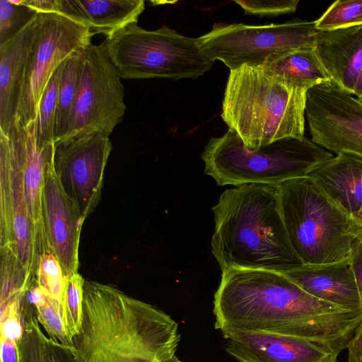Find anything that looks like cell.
<instances>
[{
	"mask_svg": "<svg viewBox=\"0 0 362 362\" xmlns=\"http://www.w3.org/2000/svg\"><path fill=\"white\" fill-rule=\"evenodd\" d=\"M215 328L223 334L255 332L305 339L339 354L362 320L350 310L309 294L281 272L222 271L214 294Z\"/></svg>",
	"mask_w": 362,
	"mask_h": 362,
	"instance_id": "cell-1",
	"label": "cell"
},
{
	"mask_svg": "<svg viewBox=\"0 0 362 362\" xmlns=\"http://www.w3.org/2000/svg\"><path fill=\"white\" fill-rule=\"evenodd\" d=\"M181 336L163 311L118 288L86 281L73 345L80 362H168Z\"/></svg>",
	"mask_w": 362,
	"mask_h": 362,
	"instance_id": "cell-2",
	"label": "cell"
},
{
	"mask_svg": "<svg viewBox=\"0 0 362 362\" xmlns=\"http://www.w3.org/2000/svg\"><path fill=\"white\" fill-rule=\"evenodd\" d=\"M211 252L221 270L284 273L303 262L283 221L278 185L250 184L223 192L212 208Z\"/></svg>",
	"mask_w": 362,
	"mask_h": 362,
	"instance_id": "cell-3",
	"label": "cell"
},
{
	"mask_svg": "<svg viewBox=\"0 0 362 362\" xmlns=\"http://www.w3.org/2000/svg\"><path fill=\"white\" fill-rule=\"evenodd\" d=\"M307 92L276 79L260 67L243 65L230 70L221 118L251 150L284 138L302 139Z\"/></svg>",
	"mask_w": 362,
	"mask_h": 362,
	"instance_id": "cell-4",
	"label": "cell"
},
{
	"mask_svg": "<svg viewBox=\"0 0 362 362\" xmlns=\"http://www.w3.org/2000/svg\"><path fill=\"white\" fill-rule=\"evenodd\" d=\"M334 156L305 136L287 137L258 149L247 148L231 129L209 140L202 154L204 173L219 186L279 185L309 176Z\"/></svg>",
	"mask_w": 362,
	"mask_h": 362,
	"instance_id": "cell-5",
	"label": "cell"
},
{
	"mask_svg": "<svg viewBox=\"0 0 362 362\" xmlns=\"http://www.w3.org/2000/svg\"><path fill=\"white\" fill-rule=\"evenodd\" d=\"M281 211L291 244L303 264L349 259L358 233L351 218L310 176L278 185Z\"/></svg>",
	"mask_w": 362,
	"mask_h": 362,
	"instance_id": "cell-6",
	"label": "cell"
},
{
	"mask_svg": "<svg viewBox=\"0 0 362 362\" xmlns=\"http://www.w3.org/2000/svg\"><path fill=\"white\" fill-rule=\"evenodd\" d=\"M102 45L125 79H195L214 62L202 52L197 38L165 26L150 31L133 23L106 37Z\"/></svg>",
	"mask_w": 362,
	"mask_h": 362,
	"instance_id": "cell-7",
	"label": "cell"
},
{
	"mask_svg": "<svg viewBox=\"0 0 362 362\" xmlns=\"http://www.w3.org/2000/svg\"><path fill=\"white\" fill-rule=\"evenodd\" d=\"M317 30L315 21L298 18L264 25L215 24L197 38V43L205 55L223 62L230 70L243 65L261 67L276 57L315 49Z\"/></svg>",
	"mask_w": 362,
	"mask_h": 362,
	"instance_id": "cell-8",
	"label": "cell"
},
{
	"mask_svg": "<svg viewBox=\"0 0 362 362\" xmlns=\"http://www.w3.org/2000/svg\"><path fill=\"white\" fill-rule=\"evenodd\" d=\"M90 30L57 13H37L28 49L16 122L37 118L44 90L54 71L71 54L91 43Z\"/></svg>",
	"mask_w": 362,
	"mask_h": 362,
	"instance_id": "cell-9",
	"label": "cell"
},
{
	"mask_svg": "<svg viewBox=\"0 0 362 362\" xmlns=\"http://www.w3.org/2000/svg\"><path fill=\"white\" fill-rule=\"evenodd\" d=\"M121 78L102 44L85 48L76 99L61 141L92 132L112 134L126 111Z\"/></svg>",
	"mask_w": 362,
	"mask_h": 362,
	"instance_id": "cell-10",
	"label": "cell"
},
{
	"mask_svg": "<svg viewBox=\"0 0 362 362\" xmlns=\"http://www.w3.org/2000/svg\"><path fill=\"white\" fill-rule=\"evenodd\" d=\"M353 95L332 81L317 85L307 92L305 117L317 145L362 158V98Z\"/></svg>",
	"mask_w": 362,
	"mask_h": 362,
	"instance_id": "cell-11",
	"label": "cell"
},
{
	"mask_svg": "<svg viewBox=\"0 0 362 362\" xmlns=\"http://www.w3.org/2000/svg\"><path fill=\"white\" fill-rule=\"evenodd\" d=\"M1 255L15 258L33 279L37 266L35 239L18 157L7 136L0 132Z\"/></svg>",
	"mask_w": 362,
	"mask_h": 362,
	"instance_id": "cell-12",
	"label": "cell"
},
{
	"mask_svg": "<svg viewBox=\"0 0 362 362\" xmlns=\"http://www.w3.org/2000/svg\"><path fill=\"white\" fill-rule=\"evenodd\" d=\"M112 148L109 136L99 132L54 144L55 171L83 221L100 202L104 170Z\"/></svg>",
	"mask_w": 362,
	"mask_h": 362,
	"instance_id": "cell-13",
	"label": "cell"
},
{
	"mask_svg": "<svg viewBox=\"0 0 362 362\" xmlns=\"http://www.w3.org/2000/svg\"><path fill=\"white\" fill-rule=\"evenodd\" d=\"M42 213L47 242L65 277L78 273L80 235L84 221L55 171L54 153L45 168Z\"/></svg>",
	"mask_w": 362,
	"mask_h": 362,
	"instance_id": "cell-14",
	"label": "cell"
},
{
	"mask_svg": "<svg viewBox=\"0 0 362 362\" xmlns=\"http://www.w3.org/2000/svg\"><path fill=\"white\" fill-rule=\"evenodd\" d=\"M227 352L240 362H333L338 354L315 342L295 337L255 332L223 334Z\"/></svg>",
	"mask_w": 362,
	"mask_h": 362,
	"instance_id": "cell-15",
	"label": "cell"
},
{
	"mask_svg": "<svg viewBox=\"0 0 362 362\" xmlns=\"http://www.w3.org/2000/svg\"><path fill=\"white\" fill-rule=\"evenodd\" d=\"M36 119L23 125L16 122L5 134L21 163L25 194L32 222L37 258L45 252H52L47 242L42 213V193L45 168L54 151V144L40 148L36 141Z\"/></svg>",
	"mask_w": 362,
	"mask_h": 362,
	"instance_id": "cell-16",
	"label": "cell"
},
{
	"mask_svg": "<svg viewBox=\"0 0 362 362\" xmlns=\"http://www.w3.org/2000/svg\"><path fill=\"white\" fill-rule=\"evenodd\" d=\"M309 294L350 310H362V300L349 260L303 264L284 273Z\"/></svg>",
	"mask_w": 362,
	"mask_h": 362,
	"instance_id": "cell-17",
	"label": "cell"
},
{
	"mask_svg": "<svg viewBox=\"0 0 362 362\" xmlns=\"http://www.w3.org/2000/svg\"><path fill=\"white\" fill-rule=\"evenodd\" d=\"M315 49L332 82L354 95L362 69V25L317 30Z\"/></svg>",
	"mask_w": 362,
	"mask_h": 362,
	"instance_id": "cell-18",
	"label": "cell"
},
{
	"mask_svg": "<svg viewBox=\"0 0 362 362\" xmlns=\"http://www.w3.org/2000/svg\"><path fill=\"white\" fill-rule=\"evenodd\" d=\"M143 0H52L49 13L63 15L106 37L133 23L145 8Z\"/></svg>",
	"mask_w": 362,
	"mask_h": 362,
	"instance_id": "cell-19",
	"label": "cell"
},
{
	"mask_svg": "<svg viewBox=\"0 0 362 362\" xmlns=\"http://www.w3.org/2000/svg\"><path fill=\"white\" fill-rule=\"evenodd\" d=\"M35 15L15 35L0 45V132L4 134L9 132L16 120Z\"/></svg>",
	"mask_w": 362,
	"mask_h": 362,
	"instance_id": "cell-20",
	"label": "cell"
},
{
	"mask_svg": "<svg viewBox=\"0 0 362 362\" xmlns=\"http://www.w3.org/2000/svg\"><path fill=\"white\" fill-rule=\"evenodd\" d=\"M309 176L350 216L362 209V158L338 154Z\"/></svg>",
	"mask_w": 362,
	"mask_h": 362,
	"instance_id": "cell-21",
	"label": "cell"
},
{
	"mask_svg": "<svg viewBox=\"0 0 362 362\" xmlns=\"http://www.w3.org/2000/svg\"><path fill=\"white\" fill-rule=\"evenodd\" d=\"M260 68L276 79L307 91L332 81L315 49H302L276 57Z\"/></svg>",
	"mask_w": 362,
	"mask_h": 362,
	"instance_id": "cell-22",
	"label": "cell"
},
{
	"mask_svg": "<svg viewBox=\"0 0 362 362\" xmlns=\"http://www.w3.org/2000/svg\"><path fill=\"white\" fill-rule=\"evenodd\" d=\"M84 49L74 52L62 64L54 127V144L65 136L81 78Z\"/></svg>",
	"mask_w": 362,
	"mask_h": 362,
	"instance_id": "cell-23",
	"label": "cell"
},
{
	"mask_svg": "<svg viewBox=\"0 0 362 362\" xmlns=\"http://www.w3.org/2000/svg\"><path fill=\"white\" fill-rule=\"evenodd\" d=\"M27 302L34 308L37 321L49 338L64 345L73 346L65 328L61 303L47 296L37 285L29 290Z\"/></svg>",
	"mask_w": 362,
	"mask_h": 362,
	"instance_id": "cell-24",
	"label": "cell"
},
{
	"mask_svg": "<svg viewBox=\"0 0 362 362\" xmlns=\"http://www.w3.org/2000/svg\"><path fill=\"white\" fill-rule=\"evenodd\" d=\"M62 64L50 77L39 104L35 134L37 144L41 148L54 144V127Z\"/></svg>",
	"mask_w": 362,
	"mask_h": 362,
	"instance_id": "cell-25",
	"label": "cell"
},
{
	"mask_svg": "<svg viewBox=\"0 0 362 362\" xmlns=\"http://www.w3.org/2000/svg\"><path fill=\"white\" fill-rule=\"evenodd\" d=\"M85 281L78 273L66 278L62 296V313L65 328L71 341L78 333L82 325Z\"/></svg>",
	"mask_w": 362,
	"mask_h": 362,
	"instance_id": "cell-26",
	"label": "cell"
},
{
	"mask_svg": "<svg viewBox=\"0 0 362 362\" xmlns=\"http://www.w3.org/2000/svg\"><path fill=\"white\" fill-rule=\"evenodd\" d=\"M36 283L50 298L62 305L66 277L62 265L53 252L40 254L37 259Z\"/></svg>",
	"mask_w": 362,
	"mask_h": 362,
	"instance_id": "cell-27",
	"label": "cell"
},
{
	"mask_svg": "<svg viewBox=\"0 0 362 362\" xmlns=\"http://www.w3.org/2000/svg\"><path fill=\"white\" fill-rule=\"evenodd\" d=\"M362 25V0H337L315 21L318 30Z\"/></svg>",
	"mask_w": 362,
	"mask_h": 362,
	"instance_id": "cell-28",
	"label": "cell"
},
{
	"mask_svg": "<svg viewBox=\"0 0 362 362\" xmlns=\"http://www.w3.org/2000/svg\"><path fill=\"white\" fill-rule=\"evenodd\" d=\"M45 337L35 310L28 309L24 317L23 337L19 344L21 362H45Z\"/></svg>",
	"mask_w": 362,
	"mask_h": 362,
	"instance_id": "cell-29",
	"label": "cell"
},
{
	"mask_svg": "<svg viewBox=\"0 0 362 362\" xmlns=\"http://www.w3.org/2000/svg\"><path fill=\"white\" fill-rule=\"evenodd\" d=\"M247 14L259 16H276L281 14L294 13L298 7V0L278 1H237Z\"/></svg>",
	"mask_w": 362,
	"mask_h": 362,
	"instance_id": "cell-30",
	"label": "cell"
},
{
	"mask_svg": "<svg viewBox=\"0 0 362 362\" xmlns=\"http://www.w3.org/2000/svg\"><path fill=\"white\" fill-rule=\"evenodd\" d=\"M26 7L15 5L11 0L0 1V45L12 37L25 25L19 22Z\"/></svg>",
	"mask_w": 362,
	"mask_h": 362,
	"instance_id": "cell-31",
	"label": "cell"
},
{
	"mask_svg": "<svg viewBox=\"0 0 362 362\" xmlns=\"http://www.w3.org/2000/svg\"><path fill=\"white\" fill-rule=\"evenodd\" d=\"M45 362H80V360L74 345H64L46 336Z\"/></svg>",
	"mask_w": 362,
	"mask_h": 362,
	"instance_id": "cell-32",
	"label": "cell"
},
{
	"mask_svg": "<svg viewBox=\"0 0 362 362\" xmlns=\"http://www.w3.org/2000/svg\"><path fill=\"white\" fill-rule=\"evenodd\" d=\"M349 260L362 300V235L353 243Z\"/></svg>",
	"mask_w": 362,
	"mask_h": 362,
	"instance_id": "cell-33",
	"label": "cell"
},
{
	"mask_svg": "<svg viewBox=\"0 0 362 362\" xmlns=\"http://www.w3.org/2000/svg\"><path fill=\"white\" fill-rule=\"evenodd\" d=\"M346 349H348L347 362H362V320L356 327Z\"/></svg>",
	"mask_w": 362,
	"mask_h": 362,
	"instance_id": "cell-34",
	"label": "cell"
},
{
	"mask_svg": "<svg viewBox=\"0 0 362 362\" xmlns=\"http://www.w3.org/2000/svg\"><path fill=\"white\" fill-rule=\"evenodd\" d=\"M351 218L356 227L358 233V237L362 235V209L358 211V212L352 214L351 216Z\"/></svg>",
	"mask_w": 362,
	"mask_h": 362,
	"instance_id": "cell-35",
	"label": "cell"
},
{
	"mask_svg": "<svg viewBox=\"0 0 362 362\" xmlns=\"http://www.w3.org/2000/svg\"><path fill=\"white\" fill-rule=\"evenodd\" d=\"M354 95H356L358 98H362V69L358 78V81L354 92Z\"/></svg>",
	"mask_w": 362,
	"mask_h": 362,
	"instance_id": "cell-36",
	"label": "cell"
},
{
	"mask_svg": "<svg viewBox=\"0 0 362 362\" xmlns=\"http://www.w3.org/2000/svg\"><path fill=\"white\" fill-rule=\"evenodd\" d=\"M168 362H182L180 360H179L175 356L170 359Z\"/></svg>",
	"mask_w": 362,
	"mask_h": 362,
	"instance_id": "cell-37",
	"label": "cell"
},
{
	"mask_svg": "<svg viewBox=\"0 0 362 362\" xmlns=\"http://www.w3.org/2000/svg\"><path fill=\"white\" fill-rule=\"evenodd\" d=\"M333 362H339V361H338L337 360H335V361H333Z\"/></svg>",
	"mask_w": 362,
	"mask_h": 362,
	"instance_id": "cell-38",
	"label": "cell"
},
{
	"mask_svg": "<svg viewBox=\"0 0 362 362\" xmlns=\"http://www.w3.org/2000/svg\"><path fill=\"white\" fill-rule=\"evenodd\" d=\"M240 362V361H239Z\"/></svg>",
	"mask_w": 362,
	"mask_h": 362,
	"instance_id": "cell-39",
	"label": "cell"
}]
</instances>
